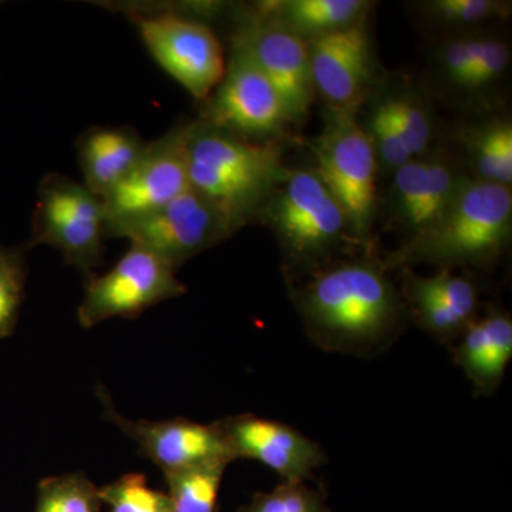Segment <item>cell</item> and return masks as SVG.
<instances>
[{"mask_svg": "<svg viewBox=\"0 0 512 512\" xmlns=\"http://www.w3.org/2000/svg\"><path fill=\"white\" fill-rule=\"evenodd\" d=\"M295 302L312 339L333 350L372 348L392 335L404 311L383 262L370 258L316 269Z\"/></svg>", "mask_w": 512, "mask_h": 512, "instance_id": "1", "label": "cell"}, {"mask_svg": "<svg viewBox=\"0 0 512 512\" xmlns=\"http://www.w3.org/2000/svg\"><path fill=\"white\" fill-rule=\"evenodd\" d=\"M188 180L235 229L261 214L286 175L279 141H251L205 121L188 123Z\"/></svg>", "mask_w": 512, "mask_h": 512, "instance_id": "2", "label": "cell"}, {"mask_svg": "<svg viewBox=\"0 0 512 512\" xmlns=\"http://www.w3.org/2000/svg\"><path fill=\"white\" fill-rule=\"evenodd\" d=\"M511 232V188L464 177L439 220L407 239L383 266L387 271L417 264L441 269L491 264L510 245Z\"/></svg>", "mask_w": 512, "mask_h": 512, "instance_id": "3", "label": "cell"}, {"mask_svg": "<svg viewBox=\"0 0 512 512\" xmlns=\"http://www.w3.org/2000/svg\"><path fill=\"white\" fill-rule=\"evenodd\" d=\"M261 214L291 264L319 268L340 242L352 238L348 218L313 170H288Z\"/></svg>", "mask_w": 512, "mask_h": 512, "instance_id": "4", "label": "cell"}, {"mask_svg": "<svg viewBox=\"0 0 512 512\" xmlns=\"http://www.w3.org/2000/svg\"><path fill=\"white\" fill-rule=\"evenodd\" d=\"M313 168L339 202L356 242L369 241L376 215L377 158L356 114L329 110L323 133L313 141Z\"/></svg>", "mask_w": 512, "mask_h": 512, "instance_id": "5", "label": "cell"}, {"mask_svg": "<svg viewBox=\"0 0 512 512\" xmlns=\"http://www.w3.org/2000/svg\"><path fill=\"white\" fill-rule=\"evenodd\" d=\"M106 217L103 201L84 184L63 174H47L37 188L28 247L47 245L57 249L64 264L86 279L103 265Z\"/></svg>", "mask_w": 512, "mask_h": 512, "instance_id": "6", "label": "cell"}, {"mask_svg": "<svg viewBox=\"0 0 512 512\" xmlns=\"http://www.w3.org/2000/svg\"><path fill=\"white\" fill-rule=\"evenodd\" d=\"M175 272L160 256L130 244L109 272L93 274L84 282L77 309L80 326L90 329L111 318H138L158 303L183 296L187 288Z\"/></svg>", "mask_w": 512, "mask_h": 512, "instance_id": "7", "label": "cell"}, {"mask_svg": "<svg viewBox=\"0 0 512 512\" xmlns=\"http://www.w3.org/2000/svg\"><path fill=\"white\" fill-rule=\"evenodd\" d=\"M134 22L158 66L204 103L227 70L224 49L210 26L174 12L138 13Z\"/></svg>", "mask_w": 512, "mask_h": 512, "instance_id": "8", "label": "cell"}, {"mask_svg": "<svg viewBox=\"0 0 512 512\" xmlns=\"http://www.w3.org/2000/svg\"><path fill=\"white\" fill-rule=\"evenodd\" d=\"M201 120L251 141H279L289 123L279 93L238 45H232L224 79L204 101Z\"/></svg>", "mask_w": 512, "mask_h": 512, "instance_id": "9", "label": "cell"}, {"mask_svg": "<svg viewBox=\"0 0 512 512\" xmlns=\"http://www.w3.org/2000/svg\"><path fill=\"white\" fill-rule=\"evenodd\" d=\"M237 229L191 188L146 217L110 228L107 237L126 238L153 252L175 271L235 234Z\"/></svg>", "mask_w": 512, "mask_h": 512, "instance_id": "10", "label": "cell"}, {"mask_svg": "<svg viewBox=\"0 0 512 512\" xmlns=\"http://www.w3.org/2000/svg\"><path fill=\"white\" fill-rule=\"evenodd\" d=\"M188 123L148 143L133 170L101 198L106 232L160 210L190 190L187 164Z\"/></svg>", "mask_w": 512, "mask_h": 512, "instance_id": "11", "label": "cell"}, {"mask_svg": "<svg viewBox=\"0 0 512 512\" xmlns=\"http://www.w3.org/2000/svg\"><path fill=\"white\" fill-rule=\"evenodd\" d=\"M104 419L136 441L141 456L153 461L164 474L212 463H234L224 434L217 423L201 424L183 419L128 420L117 412L109 390L97 386Z\"/></svg>", "mask_w": 512, "mask_h": 512, "instance_id": "12", "label": "cell"}, {"mask_svg": "<svg viewBox=\"0 0 512 512\" xmlns=\"http://www.w3.org/2000/svg\"><path fill=\"white\" fill-rule=\"evenodd\" d=\"M234 43L268 77L284 101L289 119L302 120L315 94L308 42L255 9L242 20Z\"/></svg>", "mask_w": 512, "mask_h": 512, "instance_id": "13", "label": "cell"}, {"mask_svg": "<svg viewBox=\"0 0 512 512\" xmlns=\"http://www.w3.org/2000/svg\"><path fill=\"white\" fill-rule=\"evenodd\" d=\"M235 460L248 458L271 468L284 483H305L326 464V453L316 441L281 421L254 414H238L215 421Z\"/></svg>", "mask_w": 512, "mask_h": 512, "instance_id": "14", "label": "cell"}, {"mask_svg": "<svg viewBox=\"0 0 512 512\" xmlns=\"http://www.w3.org/2000/svg\"><path fill=\"white\" fill-rule=\"evenodd\" d=\"M313 87L329 110L356 114L372 79V49L363 22L308 40Z\"/></svg>", "mask_w": 512, "mask_h": 512, "instance_id": "15", "label": "cell"}, {"mask_svg": "<svg viewBox=\"0 0 512 512\" xmlns=\"http://www.w3.org/2000/svg\"><path fill=\"white\" fill-rule=\"evenodd\" d=\"M402 271L403 295L414 318L441 343L453 345L477 318L476 286L450 269L430 276L414 274L410 269Z\"/></svg>", "mask_w": 512, "mask_h": 512, "instance_id": "16", "label": "cell"}, {"mask_svg": "<svg viewBox=\"0 0 512 512\" xmlns=\"http://www.w3.org/2000/svg\"><path fill=\"white\" fill-rule=\"evenodd\" d=\"M454 356L476 393L497 392L512 359L511 316L493 311L474 319L458 338Z\"/></svg>", "mask_w": 512, "mask_h": 512, "instance_id": "17", "label": "cell"}, {"mask_svg": "<svg viewBox=\"0 0 512 512\" xmlns=\"http://www.w3.org/2000/svg\"><path fill=\"white\" fill-rule=\"evenodd\" d=\"M134 128L92 127L77 140L84 185L103 198L127 177L147 148Z\"/></svg>", "mask_w": 512, "mask_h": 512, "instance_id": "18", "label": "cell"}, {"mask_svg": "<svg viewBox=\"0 0 512 512\" xmlns=\"http://www.w3.org/2000/svg\"><path fill=\"white\" fill-rule=\"evenodd\" d=\"M369 8L365 0H281L259 3L255 9L308 42L359 25Z\"/></svg>", "mask_w": 512, "mask_h": 512, "instance_id": "19", "label": "cell"}, {"mask_svg": "<svg viewBox=\"0 0 512 512\" xmlns=\"http://www.w3.org/2000/svg\"><path fill=\"white\" fill-rule=\"evenodd\" d=\"M471 163L478 180L511 187L512 126L511 121L493 120L474 128L467 138Z\"/></svg>", "mask_w": 512, "mask_h": 512, "instance_id": "20", "label": "cell"}, {"mask_svg": "<svg viewBox=\"0 0 512 512\" xmlns=\"http://www.w3.org/2000/svg\"><path fill=\"white\" fill-rule=\"evenodd\" d=\"M229 464L212 463L164 474L174 512H217Z\"/></svg>", "mask_w": 512, "mask_h": 512, "instance_id": "21", "label": "cell"}, {"mask_svg": "<svg viewBox=\"0 0 512 512\" xmlns=\"http://www.w3.org/2000/svg\"><path fill=\"white\" fill-rule=\"evenodd\" d=\"M35 512H101L99 488L82 473L45 478Z\"/></svg>", "mask_w": 512, "mask_h": 512, "instance_id": "22", "label": "cell"}, {"mask_svg": "<svg viewBox=\"0 0 512 512\" xmlns=\"http://www.w3.org/2000/svg\"><path fill=\"white\" fill-rule=\"evenodd\" d=\"M26 247L0 245V339L15 333L20 308L25 302V285L28 265Z\"/></svg>", "mask_w": 512, "mask_h": 512, "instance_id": "23", "label": "cell"}, {"mask_svg": "<svg viewBox=\"0 0 512 512\" xmlns=\"http://www.w3.org/2000/svg\"><path fill=\"white\" fill-rule=\"evenodd\" d=\"M427 158H413L394 171L393 202L397 220L410 232H419L421 214L426 204Z\"/></svg>", "mask_w": 512, "mask_h": 512, "instance_id": "24", "label": "cell"}, {"mask_svg": "<svg viewBox=\"0 0 512 512\" xmlns=\"http://www.w3.org/2000/svg\"><path fill=\"white\" fill-rule=\"evenodd\" d=\"M101 503L110 512H174L167 494L153 490L146 476L138 473L124 474L114 483L99 488Z\"/></svg>", "mask_w": 512, "mask_h": 512, "instance_id": "25", "label": "cell"}, {"mask_svg": "<svg viewBox=\"0 0 512 512\" xmlns=\"http://www.w3.org/2000/svg\"><path fill=\"white\" fill-rule=\"evenodd\" d=\"M510 5L498 0H433L423 3V10L439 25L468 28L488 20L507 18Z\"/></svg>", "mask_w": 512, "mask_h": 512, "instance_id": "26", "label": "cell"}, {"mask_svg": "<svg viewBox=\"0 0 512 512\" xmlns=\"http://www.w3.org/2000/svg\"><path fill=\"white\" fill-rule=\"evenodd\" d=\"M366 133L375 148L377 163L380 161L387 170L397 171L413 160L412 151L407 147L386 101L373 111Z\"/></svg>", "mask_w": 512, "mask_h": 512, "instance_id": "27", "label": "cell"}, {"mask_svg": "<svg viewBox=\"0 0 512 512\" xmlns=\"http://www.w3.org/2000/svg\"><path fill=\"white\" fill-rule=\"evenodd\" d=\"M238 512H330L325 495L305 483H282L271 493L254 495Z\"/></svg>", "mask_w": 512, "mask_h": 512, "instance_id": "28", "label": "cell"}, {"mask_svg": "<svg viewBox=\"0 0 512 512\" xmlns=\"http://www.w3.org/2000/svg\"><path fill=\"white\" fill-rule=\"evenodd\" d=\"M386 103L413 157L420 158L426 154L433 136V126L423 103H420L416 97L404 96V94L390 97Z\"/></svg>", "mask_w": 512, "mask_h": 512, "instance_id": "29", "label": "cell"}, {"mask_svg": "<svg viewBox=\"0 0 512 512\" xmlns=\"http://www.w3.org/2000/svg\"><path fill=\"white\" fill-rule=\"evenodd\" d=\"M510 57L507 43L497 37L483 36L480 53L464 90H481L497 82L510 64Z\"/></svg>", "mask_w": 512, "mask_h": 512, "instance_id": "30", "label": "cell"}, {"mask_svg": "<svg viewBox=\"0 0 512 512\" xmlns=\"http://www.w3.org/2000/svg\"><path fill=\"white\" fill-rule=\"evenodd\" d=\"M483 36H461L448 40L440 50L441 69L450 83L466 89L473 64L480 53Z\"/></svg>", "mask_w": 512, "mask_h": 512, "instance_id": "31", "label": "cell"}]
</instances>
